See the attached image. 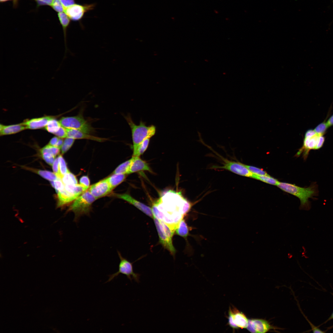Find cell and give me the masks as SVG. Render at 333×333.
<instances>
[{"instance_id": "15", "label": "cell", "mask_w": 333, "mask_h": 333, "mask_svg": "<svg viewBox=\"0 0 333 333\" xmlns=\"http://www.w3.org/2000/svg\"><path fill=\"white\" fill-rule=\"evenodd\" d=\"M55 118V116H45L27 120L23 123L27 129H37L45 127L50 120Z\"/></svg>"}, {"instance_id": "25", "label": "cell", "mask_w": 333, "mask_h": 333, "mask_svg": "<svg viewBox=\"0 0 333 333\" xmlns=\"http://www.w3.org/2000/svg\"><path fill=\"white\" fill-rule=\"evenodd\" d=\"M132 158L119 165L114 170L113 174H128Z\"/></svg>"}, {"instance_id": "31", "label": "cell", "mask_w": 333, "mask_h": 333, "mask_svg": "<svg viewBox=\"0 0 333 333\" xmlns=\"http://www.w3.org/2000/svg\"><path fill=\"white\" fill-rule=\"evenodd\" d=\"M60 171L62 177L69 171L68 169L66 162L61 155H60L58 157Z\"/></svg>"}, {"instance_id": "28", "label": "cell", "mask_w": 333, "mask_h": 333, "mask_svg": "<svg viewBox=\"0 0 333 333\" xmlns=\"http://www.w3.org/2000/svg\"><path fill=\"white\" fill-rule=\"evenodd\" d=\"M40 152L44 160L49 165H52L55 156L44 147L40 149Z\"/></svg>"}, {"instance_id": "11", "label": "cell", "mask_w": 333, "mask_h": 333, "mask_svg": "<svg viewBox=\"0 0 333 333\" xmlns=\"http://www.w3.org/2000/svg\"><path fill=\"white\" fill-rule=\"evenodd\" d=\"M153 218L158 234L160 243L171 254L174 255L176 251L173 244L172 239L169 237L165 232L160 220L154 216Z\"/></svg>"}, {"instance_id": "23", "label": "cell", "mask_w": 333, "mask_h": 333, "mask_svg": "<svg viewBox=\"0 0 333 333\" xmlns=\"http://www.w3.org/2000/svg\"><path fill=\"white\" fill-rule=\"evenodd\" d=\"M175 232L177 235L185 238L188 236L189 229L185 220L183 219L180 221Z\"/></svg>"}, {"instance_id": "12", "label": "cell", "mask_w": 333, "mask_h": 333, "mask_svg": "<svg viewBox=\"0 0 333 333\" xmlns=\"http://www.w3.org/2000/svg\"><path fill=\"white\" fill-rule=\"evenodd\" d=\"M247 328L252 333H265L273 329L267 321L258 319L249 320Z\"/></svg>"}, {"instance_id": "42", "label": "cell", "mask_w": 333, "mask_h": 333, "mask_svg": "<svg viewBox=\"0 0 333 333\" xmlns=\"http://www.w3.org/2000/svg\"><path fill=\"white\" fill-rule=\"evenodd\" d=\"M58 138L59 137H54L52 138L50 140L48 144L52 146H56L59 138Z\"/></svg>"}, {"instance_id": "2", "label": "cell", "mask_w": 333, "mask_h": 333, "mask_svg": "<svg viewBox=\"0 0 333 333\" xmlns=\"http://www.w3.org/2000/svg\"><path fill=\"white\" fill-rule=\"evenodd\" d=\"M282 191L292 194L300 200V209L308 210L311 208L309 198L317 195L318 191L317 185L313 183L307 187H302L294 184L285 182H280L277 185Z\"/></svg>"}, {"instance_id": "47", "label": "cell", "mask_w": 333, "mask_h": 333, "mask_svg": "<svg viewBox=\"0 0 333 333\" xmlns=\"http://www.w3.org/2000/svg\"><path fill=\"white\" fill-rule=\"evenodd\" d=\"M10 0H0V1L1 2H4Z\"/></svg>"}, {"instance_id": "13", "label": "cell", "mask_w": 333, "mask_h": 333, "mask_svg": "<svg viewBox=\"0 0 333 333\" xmlns=\"http://www.w3.org/2000/svg\"><path fill=\"white\" fill-rule=\"evenodd\" d=\"M112 190L106 179L91 186L88 191L97 199L107 195Z\"/></svg>"}, {"instance_id": "6", "label": "cell", "mask_w": 333, "mask_h": 333, "mask_svg": "<svg viewBox=\"0 0 333 333\" xmlns=\"http://www.w3.org/2000/svg\"><path fill=\"white\" fill-rule=\"evenodd\" d=\"M59 121L61 126L66 129L76 130L88 134L94 131L81 113L76 116L63 117Z\"/></svg>"}, {"instance_id": "16", "label": "cell", "mask_w": 333, "mask_h": 333, "mask_svg": "<svg viewBox=\"0 0 333 333\" xmlns=\"http://www.w3.org/2000/svg\"><path fill=\"white\" fill-rule=\"evenodd\" d=\"M66 129L67 131V137L75 139H87L100 142H104L108 140L107 138L93 136L80 130L69 129Z\"/></svg>"}, {"instance_id": "35", "label": "cell", "mask_w": 333, "mask_h": 333, "mask_svg": "<svg viewBox=\"0 0 333 333\" xmlns=\"http://www.w3.org/2000/svg\"><path fill=\"white\" fill-rule=\"evenodd\" d=\"M51 183L52 186L55 189L57 193L59 191L64 188V185L61 178H58L55 180L51 181Z\"/></svg>"}, {"instance_id": "19", "label": "cell", "mask_w": 333, "mask_h": 333, "mask_svg": "<svg viewBox=\"0 0 333 333\" xmlns=\"http://www.w3.org/2000/svg\"><path fill=\"white\" fill-rule=\"evenodd\" d=\"M27 129L23 123L18 124L8 125L1 124L0 135L1 136L16 134Z\"/></svg>"}, {"instance_id": "3", "label": "cell", "mask_w": 333, "mask_h": 333, "mask_svg": "<svg viewBox=\"0 0 333 333\" xmlns=\"http://www.w3.org/2000/svg\"><path fill=\"white\" fill-rule=\"evenodd\" d=\"M130 127L133 143V154L136 151L139 145L144 140L151 138L154 136L156 131V127L154 125L147 126L145 122L141 121L139 125H137L133 121L130 115L125 117Z\"/></svg>"}, {"instance_id": "26", "label": "cell", "mask_w": 333, "mask_h": 333, "mask_svg": "<svg viewBox=\"0 0 333 333\" xmlns=\"http://www.w3.org/2000/svg\"><path fill=\"white\" fill-rule=\"evenodd\" d=\"M253 179L261 181L264 183L274 185H277L279 181L277 179L269 175H257L254 174Z\"/></svg>"}, {"instance_id": "1", "label": "cell", "mask_w": 333, "mask_h": 333, "mask_svg": "<svg viewBox=\"0 0 333 333\" xmlns=\"http://www.w3.org/2000/svg\"><path fill=\"white\" fill-rule=\"evenodd\" d=\"M192 205L180 191L169 190L153 204L151 209L153 216L164 222L175 232L180 221Z\"/></svg>"}, {"instance_id": "36", "label": "cell", "mask_w": 333, "mask_h": 333, "mask_svg": "<svg viewBox=\"0 0 333 333\" xmlns=\"http://www.w3.org/2000/svg\"><path fill=\"white\" fill-rule=\"evenodd\" d=\"M328 128V127L326 122H323L317 126L314 130L318 134L323 136Z\"/></svg>"}, {"instance_id": "46", "label": "cell", "mask_w": 333, "mask_h": 333, "mask_svg": "<svg viewBox=\"0 0 333 333\" xmlns=\"http://www.w3.org/2000/svg\"><path fill=\"white\" fill-rule=\"evenodd\" d=\"M332 319H333V312L331 314V316H330V317L326 321H325V323H326V322H328V321H330V320H332Z\"/></svg>"}, {"instance_id": "14", "label": "cell", "mask_w": 333, "mask_h": 333, "mask_svg": "<svg viewBox=\"0 0 333 333\" xmlns=\"http://www.w3.org/2000/svg\"><path fill=\"white\" fill-rule=\"evenodd\" d=\"M118 198L123 199L133 205L150 217L153 218V215L151 208L148 206L137 200L128 194H116Z\"/></svg>"}, {"instance_id": "39", "label": "cell", "mask_w": 333, "mask_h": 333, "mask_svg": "<svg viewBox=\"0 0 333 333\" xmlns=\"http://www.w3.org/2000/svg\"><path fill=\"white\" fill-rule=\"evenodd\" d=\"M80 184L86 189H88L90 184V181L88 177L87 176L82 177L80 180Z\"/></svg>"}, {"instance_id": "38", "label": "cell", "mask_w": 333, "mask_h": 333, "mask_svg": "<svg viewBox=\"0 0 333 333\" xmlns=\"http://www.w3.org/2000/svg\"><path fill=\"white\" fill-rule=\"evenodd\" d=\"M57 137L60 138L67 137V131L66 128L61 126L59 130L54 134Z\"/></svg>"}, {"instance_id": "21", "label": "cell", "mask_w": 333, "mask_h": 333, "mask_svg": "<svg viewBox=\"0 0 333 333\" xmlns=\"http://www.w3.org/2000/svg\"><path fill=\"white\" fill-rule=\"evenodd\" d=\"M64 189L66 191L74 195L77 198L87 190L80 184L65 185Z\"/></svg>"}, {"instance_id": "27", "label": "cell", "mask_w": 333, "mask_h": 333, "mask_svg": "<svg viewBox=\"0 0 333 333\" xmlns=\"http://www.w3.org/2000/svg\"><path fill=\"white\" fill-rule=\"evenodd\" d=\"M61 126L59 121L54 118L48 122L45 127V129L49 132L54 134Z\"/></svg>"}, {"instance_id": "30", "label": "cell", "mask_w": 333, "mask_h": 333, "mask_svg": "<svg viewBox=\"0 0 333 333\" xmlns=\"http://www.w3.org/2000/svg\"><path fill=\"white\" fill-rule=\"evenodd\" d=\"M61 179L64 185L77 184V180L76 176L70 171L65 174Z\"/></svg>"}, {"instance_id": "44", "label": "cell", "mask_w": 333, "mask_h": 333, "mask_svg": "<svg viewBox=\"0 0 333 333\" xmlns=\"http://www.w3.org/2000/svg\"><path fill=\"white\" fill-rule=\"evenodd\" d=\"M64 141L62 138H59L58 142L56 144V146L57 147L60 149L61 148L62 145Z\"/></svg>"}, {"instance_id": "8", "label": "cell", "mask_w": 333, "mask_h": 333, "mask_svg": "<svg viewBox=\"0 0 333 333\" xmlns=\"http://www.w3.org/2000/svg\"><path fill=\"white\" fill-rule=\"evenodd\" d=\"M224 162L222 166H214L212 168L224 169L230 171L238 175L253 178L254 174L244 165L239 162L230 161L221 158Z\"/></svg>"}, {"instance_id": "18", "label": "cell", "mask_w": 333, "mask_h": 333, "mask_svg": "<svg viewBox=\"0 0 333 333\" xmlns=\"http://www.w3.org/2000/svg\"><path fill=\"white\" fill-rule=\"evenodd\" d=\"M58 17L62 26L64 33L65 47L64 56L63 58L64 60L66 57V54L68 51H69L67 45V30L70 24L71 20L64 12L58 13Z\"/></svg>"}, {"instance_id": "4", "label": "cell", "mask_w": 333, "mask_h": 333, "mask_svg": "<svg viewBox=\"0 0 333 333\" xmlns=\"http://www.w3.org/2000/svg\"><path fill=\"white\" fill-rule=\"evenodd\" d=\"M325 138L323 136L317 134L314 130H310L306 133L302 146L299 148L295 155L299 157L301 155L304 160H306L310 151L312 150H318L323 145Z\"/></svg>"}, {"instance_id": "22", "label": "cell", "mask_w": 333, "mask_h": 333, "mask_svg": "<svg viewBox=\"0 0 333 333\" xmlns=\"http://www.w3.org/2000/svg\"><path fill=\"white\" fill-rule=\"evenodd\" d=\"M125 178L126 175L124 174H114L107 179L112 190L122 182Z\"/></svg>"}, {"instance_id": "41", "label": "cell", "mask_w": 333, "mask_h": 333, "mask_svg": "<svg viewBox=\"0 0 333 333\" xmlns=\"http://www.w3.org/2000/svg\"><path fill=\"white\" fill-rule=\"evenodd\" d=\"M65 9L75 3V0H60Z\"/></svg>"}, {"instance_id": "17", "label": "cell", "mask_w": 333, "mask_h": 333, "mask_svg": "<svg viewBox=\"0 0 333 333\" xmlns=\"http://www.w3.org/2000/svg\"><path fill=\"white\" fill-rule=\"evenodd\" d=\"M132 158V161L128 174L142 171L152 172L148 164L140 158L139 157L133 156Z\"/></svg>"}, {"instance_id": "10", "label": "cell", "mask_w": 333, "mask_h": 333, "mask_svg": "<svg viewBox=\"0 0 333 333\" xmlns=\"http://www.w3.org/2000/svg\"><path fill=\"white\" fill-rule=\"evenodd\" d=\"M228 324L234 329L247 328L249 320L244 313L235 308L230 307L229 311Z\"/></svg>"}, {"instance_id": "45", "label": "cell", "mask_w": 333, "mask_h": 333, "mask_svg": "<svg viewBox=\"0 0 333 333\" xmlns=\"http://www.w3.org/2000/svg\"><path fill=\"white\" fill-rule=\"evenodd\" d=\"M13 1V3L14 6V7H16L17 6L18 3V0H12Z\"/></svg>"}, {"instance_id": "34", "label": "cell", "mask_w": 333, "mask_h": 333, "mask_svg": "<svg viewBox=\"0 0 333 333\" xmlns=\"http://www.w3.org/2000/svg\"><path fill=\"white\" fill-rule=\"evenodd\" d=\"M50 6L58 13L64 12L65 10L60 0H53Z\"/></svg>"}, {"instance_id": "24", "label": "cell", "mask_w": 333, "mask_h": 333, "mask_svg": "<svg viewBox=\"0 0 333 333\" xmlns=\"http://www.w3.org/2000/svg\"><path fill=\"white\" fill-rule=\"evenodd\" d=\"M30 171L36 173L42 177L51 181H53L56 179L58 177L50 171L39 170L27 168Z\"/></svg>"}, {"instance_id": "20", "label": "cell", "mask_w": 333, "mask_h": 333, "mask_svg": "<svg viewBox=\"0 0 333 333\" xmlns=\"http://www.w3.org/2000/svg\"><path fill=\"white\" fill-rule=\"evenodd\" d=\"M58 201L57 206L61 207L68 204L77 198L74 195L66 191L64 188L57 193Z\"/></svg>"}, {"instance_id": "33", "label": "cell", "mask_w": 333, "mask_h": 333, "mask_svg": "<svg viewBox=\"0 0 333 333\" xmlns=\"http://www.w3.org/2000/svg\"><path fill=\"white\" fill-rule=\"evenodd\" d=\"M244 165L254 175H269L266 171L261 168L245 164Z\"/></svg>"}, {"instance_id": "37", "label": "cell", "mask_w": 333, "mask_h": 333, "mask_svg": "<svg viewBox=\"0 0 333 333\" xmlns=\"http://www.w3.org/2000/svg\"><path fill=\"white\" fill-rule=\"evenodd\" d=\"M52 166V169L54 173L58 178L61 179V176L60 171L59 161L58 157L55 160Z\"/></svg>"}, {"instance_id": "7", "label": "cell", "mask_w": 333, "mask_h": 333, "mask_svg": "<svg viewBox=\"0 0 333 333\" xmlns=\"http://www.w3.org/2000/svg\"><path fill=\"white\" fill-rule=\"evenodd\" d=\"M117 253L120 259L118 270L115 273L109 275V279L105 283L110 282L121 273L126 275L131 282L133 279L138 283L140 282V274L134 272L132 263L123 257L119 251H117Z\"/></svg>"}, {"instance_id": "43", "label": "cell", "mask_w": 333, "mask_h": 333, "mask_svg": "<svg viewBox=\"0 0 333 333\" xmlns=\"http://www.w3.org/2000/svg\"><path fill=\"white\" fill-rule=\"evenodd\" d=\"M326 123L328 127L333 125V115L329 118Z\"/></svg>"}, {"instance_id": "5", "label": "cell", "mask_w": 333, "mask_h": 333, "mask_svg": "<svg viewBox=\"0 0 333 333\" xmlns=\"http://www.w3.org/2000/svg\"><path fill=\"white\" fill-rule=\"evenodd\" d=\"M96 199L88 190L78 197L70 206L68 210L75 214L74 220L77 222L84 215H88L91 210V206Z\"/></svg>"}, {"instance_id": "29", "label": "cell", "mask_w": 333, "mask_h": 333, "mask_svg": "<svg viewBox=\"0 0 333 333\" xmlns=\"http://www.w3.org/2000/svg\"><path fill=\"white\" fill-rule=\"evenodd\" d=\"M150 138L144 140L138 146L136 152L133 154V156L139 157L147 149L150 141Z\"/></svg>"}, {"instance_id": "32", "label": "cell", "mask_w": 333, "mask_h": 333, "mask_svg": "<svg viewBox=\"0 0 333 333\" xmlns=\"http://www.w3.org/2000/svg\"><path fill=\"white\" fill-rule=\"evenodd\" d=\"M75 140L73 138L67 137L64 141L61 147L62 154L65 153L71 148L74 143Z\"/></svg>"}, {"instance_id": "9", "label": "cell", "mask_w": 333, "mask_h": 333, "mask_svg": "<svg viewBox=\"0 0 333 333\" xmlns=\"http://www.w3.org/2000/svg\"><path fill=\"white\" fill-rule=\"evenodd\" d=\"M95 6V3L82 5L75 3L66 8L64 12L71 20L78 21L83 18L86 12L93 9Z\"/></svg>"}, {"instance_id": "40", "label": "cell", "mask_w": 333, "mask_h": 333, "mask_svg": "<svg viewBox=\"0 0 333 333\" xmlns=\"http://www.w3.org/2000/svg\"><path fill=\"white\" fill-rule=\"evenodd\" d=\"M37 7L43 6H51L53 0H34Z\"/></svg>"}]
</instances>
